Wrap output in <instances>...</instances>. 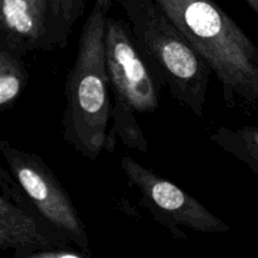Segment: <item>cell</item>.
<instances>
[{
	"label": "cell",
	"mask_w": 258,
	"mask_h": 258,
	"mask_svg": "<svg viewBox=\"0 0 258 258\" xmlns=\"http://www.w3.org/2000/svg\"><path fill=\"white\" fill-rule=\"evenodd\" d=\"M28 2H29L30 4L35 8V10L39 12L50 24V2H52V0H28ZM50 28H52V24H50Z\"/></svg>",
	"instance_id": "13"
},
{
	"label": "cell",
	"mask_w": 258,
	"mask_h": 258,
	"mask_svg": "<svg viewBox=\"0 0 258 258\" xmlns=\"http://www.w3.org/2000/svg\"><path fill=\"white\" fill-rule=\"evenodd\" d=\"M0 49L23 58L57 44L49 22L28 0H0Z\"/></svg>",
	"instance_id": "8"
},
{
	"label": "cell",
	"mask_w": 258,
	"mask_h": 258,
	"mask_svg": "<svg viewBox=\"0 0 258 258\" xmlns=\"http://www.w3.org/2000/svg\"><path fill=\"white\" fill-rule=\"evenodd\" d=\"M197 50L228 108H258V47L214 0H154Z\"/></svg>",
	"instance_id": "1"
},
{
	"label": "cell",
	"mask_w": 258,
	"mask_h": 258,
	"mask_svg": "<svg viewBox=\"0 0 258 258\" xmlns=\"http://www.w3.org/2000/svg\"><path fill=\"white\" fill-rule=\"evenodd\" d=\"M0 153L8 171L38 213L78 249L91 254L85 223L54 171L37 154L15 148L8 140L0 141Z\"/></svg>",
	"instance_id": "5"
},
{
	"label": "cell",
	"mask_w": 258,
	"mask_h": 258,
	"mask_svg": "<svg viewBox=\"0 0 258 258\" xmlns=\"http://www.w3.org/2000/svg\"><path fill=\"white\" fill-rule=\"evenodd\" d=\"M13 258H91V254L85 253L81 249L68 248H53L43 249V251L33 252L24 256H14Z\"/></svg>",
	"instance_id": "12"
},
{
	"label": "cell",
	"mask_w": 258,
	"mask_h": 258,
	"mask_svg": "<svg viewBox=\"0 0 258 258\" xmlns=\"http://www.w3.org/2000/svg\"><path fill=\"white\" fill-rule=\"evenodd\" d=\"M113 0H95L78 38L75 63L66 78L63 139L93 161L111 150L112 92L106 64L105 33Z\"/></svg>",
	"instance_id": "2"
},
{
	"label": "cell",
	"mask_w": 258,
	"mask_h": 258,
	"mask_svg": "<svg viewBox=\"0 0 258 258\" xmlns=\"http://www.w3.org/2000/svg\"><path fill=\"white\" fill-rule=\"evenodd\" d=\"M121 168L127 183L140 196L141 206L176 239L188 238L180 229L183 227L213 234L227 233L231 229L223 219L212 213L198 199L131 156L121 159Z\"/></svg>",
	"instance_id": "6"
},
{
	"label": "cell",
	"mask_w": 258,
	"mask_h": 258,
	"mask_svg": "<svg viewBox=\"0 0 258 258\" xmlns=\"http://www.w3.org/2000/svg\"><path fill=\"white\" fill-rule=\"evenodd\" d=\"M211 140L258 175V126H219L211 135Z\"/></svg>",
	"instance_id": "9"
},
{
	"label": "cell",
	"mask_w": 258,
	"mask_h": 258,
	"mask_svg": "<svg viewBox=\"0 0 258 258\" xmlns=\"http://www.w3.org/2000/svg\"><path fill=\"white\" fill-rule=\"evenodd\" d=\"M106 64L112 92L110 145L121 141L130 150L146 153L149 143L138 115L155 112L160 106L154 72L141 54L131 28L122 19L108 17L105 33Z\"/></svg>",
	"instance_id": "4"
},
{
	"label": "cell",
	"mask_w": 258,
	"mask_h": 258,
	"mask_svg": "<svg viewBox=\"0 0 258 258\" xmlns=\"http://www.w3.org/2000/svg\"><path fill=\"white\" fill-rule=\"evenodd\" d=\"M85 0H52L50 2V24L57 49L67 45L73 25L82 17Z\"/></svg>",
	"instance_id": "11"
},
{
	"label": "cell",
	"mask_w": 258,
	"mask_h": 258,
	"mask_svg": "<svg viewBox=\"0 0 258 258\" xmlns=\"http://www.w3.org/2000/svg\"><path fill=\"white\" fill-rule=\"evenodd\" d=\"M244 2L249 5V8L256 13L258 17V0H244Z\"/></svg>",
	"instance_id": "14"
},
{
	"label": "cell",
	"mask_w": 258,
	"mask_h": 258,
	"mask_svg": "<svg viewBox=\"0 0 258 258\" xmlns=\"http://www.w3.org/2000/svg\"><path fill=\"white\" fill-rule=\"evenodd\" d=\"M29 82L28 67L22 57L0 49V110H10Z\"/></svg>",
	"instance_id": "10"
},
{
	"label": "cell",
	"mask_w": 258,
	"mask_h": 258,
	"mask_svg": "<svg viewBox=\"0 0 258 258\" xmlns=\"http://www.w3.org/2000/svg\"><path fill=\"white\" fill-rule=\"evenodd\" d=\"M134 39L159 82L199 118L206 116L212 71L154 0H120Z\"/></svg>",
	"instance_id": "3"
},
{
	"label": "cell",
	"mask_w": 258,
	"mask_h": 258,
	"mask_svg": "<svg viewBox=\"0 0 258 258\" xmlns=\"http://www.w3.org/2000/svg\"><path fill=\"white\" fill-rule=\"evenodd\" d=\"M0 249L24 256L43 249L68 248L71 241L34 208L17 181L0 169Z\"/></svg>",
	"instance_id": "7"
}]
</instances>
